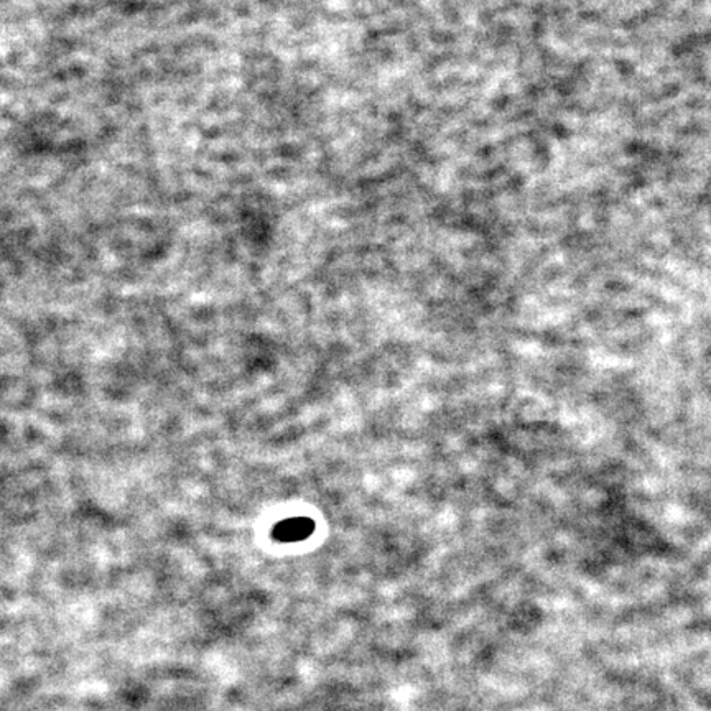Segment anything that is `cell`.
Instances as JSON below:
<instances>
[{"instance_id": "6da1fadb", "label": "cell", "mask_w": 711, "mask_h": 711, "mask_svg": "<svg viewBox=\"0 0 711 711\" xmlns=\"http://www.w3.org/2000/svg\"><path fill=\"white\" fill-rule=\"evenodd\" d=\"M313 530L315 524L310 519H306V517H293V519H287L277 524L273 535L280 542H300L311 535Z\"/></svg>"}]
</instances>
